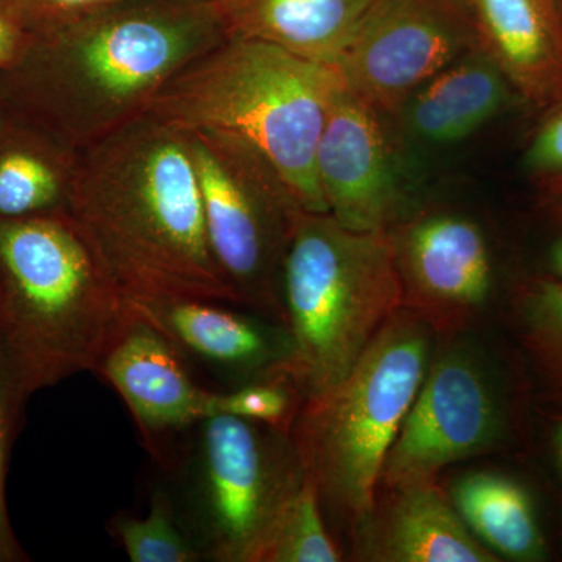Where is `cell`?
I'll return each instance as SVG.
<instances>
[{
  "label": "cell",
  "instance_id": "1",
  "mask_svg": "<svg viewBox=\"0 0 562 562\" xmlns=\"http://www.w3.org/2000/svg\"><path fill=\"white\" fill-rule=\"evenodd\" d=\"M227 36L217 0H121L31 29L0 92L7 111L79 151L146 116L179 70Z\"/></svg>",
  "mask_w": 562,
  "mask_h": 562
},
{
  "label": "cell",
  "instance_id": "2",
  "mask_svg": "<svg viewBox=\"0 0 562 562\" xmlns=\"http://www.w3.org/2000/svg\"><path fill=\"white\" fill-rule=\"evenodd\" d=\"M69 213L127 299L239 306L211 250L187 132L146 114L79 150Z\"/></svg>",
  "mask_w": 562,
  "mask_h": 562
},
{
  "label": "cell",
  "instance_id": "3",
  "mask_svg": "<svg viewBox=\"0 0 562 562\" xmlns=\"http://www.w3.org/2000/svg\"><path fill=\"white\" fill-rule=\"evenodd\" d=\"M133 321L127 295L69 211L0 220V353L27 401L98 371Z\"/></svg>",
  "mask_w": 562,
  "mask_h": 562
},
{
  "label": "cell",
  "instance_id": "4",
  "mask_svg": "<svg viewBox=\"0 0 562 562\" xmlns=\"http://www.w3.org/2000/svg\"><path fill=\"white\" fill-rule=\"evenodd\" d=\"M344 85L338 66L227 36L179 70L147 114L183 132L238 136L272 162L303 209L327 213L316 150Z\"/></svg>",
  "mask_w": 562,
  "mask_h": 562
},
{
  "label": "cell",
  "instance_id": "5",
  "mask_svg": "<svg viewBox=\"0 0 562 562\" xmlns=\"http://www.w3.org/2000/svg\"><path fill=\"white\" fill-rule=\"evenodd\" d=\"M286 380L303 401L341 383L386 322L405 306L387 232L350 231L302 209L281 273Z\"/></svg>",
  "mask_w": 562,
  "mask_h": 562
},
{
  "label": "cell",
  "instance_id": "6",
  "mask_svg": "<svg viewBox=\"0 0 562 562\" xmlns=\"http://www.w3.org/2000/svg\"><path fill=\"white\" fill-rule=\"evenodd\" d=\"M432 325L403 306L349 375L303 401L291 439L322 508L360 532L375 512L384 460L432 360Z\"/></svg>",
  "mask_w": 562,
  "mask_h": 562
},
{
  "label": "cell",
  "instance_id": "7",
  "mask_svg": "<svg viewBox=\"0 0 562 562\" xmlns=\"http://www.w3.org/2000/svg\"><path fill=\"white\" fill-rule=\"evenodd\" d=\"M177 513L203 560L261 562L281 514L305 479L290 435L241 417H209L173 458Z\"/></svg>",
  "mask_w": 562,
  "mask_h": 562
},
{
  "label": "cell",
  "instance_id": "8",
  "mask_svg": "<svg viewBox=\"0 0 562 562\" xmlns=\"http://www.w3.org/2000/svg\"><path fill=\"white\" fill-rule=\"evenodd\" d=\"M214 260L239 306L283 325L281 273L303 209L271 161L227 132H187Z\"/></svg>",
  "mask_w": 562,
  "mask_h": 562
},
{
  "label": "cell",
  "instance_id": "9",
  "mask_svg": "<svg viewBox=\"0 0 562 562\" xmlns=\"http://www.w3.org/2000/svg\"><path fill=\"white\" fill-rule=\"evenodd\" d=\"M479 47L468 0H371L338 68L347 88L383 113Z\"/></svg>",
  "mask_w": 562,
  "mask_h": 562
},
{
  "label": "cell",
  "instance_id": "10",
  "mask_svg": "<svg viewBox=\"0 0 562 562\" xmlns=\"http://www.w3.org/2000/svg\"><path fill=\"white\" fill-rule=\"evenodd\" d=\"M502 425L501 402L482 362L468 351L447 350L431 360L380 483L394 490L435 482L447 465L486 452Z\"/></svg>",
  "mask_w": 562,
  "mask_h": 562
},
{
  "label": "cell",
  "instance_id": "11",
  "mask_svg": "<svg viewBox=\"0 0 562 562\" xmlns=\"http://www.w3.org/2000/svg\"><path fill=\"white\" fill-rule=\"evenodd\" d=\"M401 131L344 85L316 150V177L327 213L344 227L387 232L408 209Z\"/></svg>",
  "mask_w": 562,
  "mask_h": 562
},
{
  "label": "cell",
  "instance_id": "12",
  "mask_svg": "<svg viewBox=\"0 0 562 562\" xmlns=\"http://www.w3.org/2000/svg\"><path fill=\"white\" fill-rule=\"evenodd\" d=\"M405 305L430 317H462L486 303L494 269L480 225L457 213L422 214L391 231Z\"/></svg>",
  "mask_w": 562,
  "mask_h": 562
},
{
  "label": "cell",
  "instance_id": "13",
  "mask_svg": "<svg viewBox=\"0 0 562 562\" xmlns=\"http://www.w3.org/2000/svg\"><path fill=\"white\" fill-rule=\"evenodd\" d=\"M136 319L165 336L184 360L225 379L286 380L291 341L286 327H269L231 308L194 297L128 299Z\"/></svg>",
  "mask_w": 562,
  "mask_h": 562
},
{
  "label": "cell",
  "instance_id": "14",
  "mask_svg": "<svg viewBox=\"0 0 562 562\" xmlns=\"http://www.w3.org/2000/svg\"><path fill=\"white\" fill-rule=\"evenodd\" d=\"M94 373L120 394L160 461L166 439L213 417L216 391L195 382L183 355L136 317Z\"/></svg>",
  "mask_w": 562,
  "mask_h": 562
},
{
  "label": "cell",
  "instance_id": "15",
  "mask_svg": "<svg viewBox=\"0 0 562 562\" xmlns=\"http://www.w3.org/2000/svg\"><path fill=\"white\" fill-rule=\"evenodd\" d=\"M479 47L528 101H562V18L557 0H468Z\"/></svg>",
  "mask_w": 562,
  "mask_h": 562
},
{
  "label": "cell",
  "instance_id": "16",
  "mask_svg": "<svg viewBox=\"0 0 562 562\" xmlns=\"http://www.w3.org/2000/svg\"><path fill=\"white\" fill-rule=\"evenodd\" d=\"M361 531L366 554L384 562H495L435 482L390 490Z\"/></svg>",
  "mask_w": 562,
  "mask_h": 562
},
{
  "label": "cell",
  "instance_id": "17",
  "mask_svg": "<svg viewBox=\"0 0 562 562\" xmlns=\"http://www.w3.org/2000/svg\"><path fill=\"white\" fill-rule=\"evenodd\" d=\"M513 87L480 47L414 92L394 121L402 135L431 147L471 138L508 105Z\"/></svg>",
  "mask_w": 562,
  "mask_h": 562
},
{
  "label": "cell",
  "instance_id": "18",
  "mask_svg": "<svg viewBox=\"0 0 562 562\" xmlns=\"http://www.w3.org/2000/svg\"><path fill=\"white\" fill-rule=\"evenodd\" d=\"M371 0H217L228 36L338 66Z\"/></svg>",
  "mask_w": 562,
  "mask_h": 562
},
{
  "label": "cell",
  "instance_id": "19",
  "mask_svg": "<svg viewBox=\"0 0 562 562\" xmlns=\"http://www.w3.org/2000/svg\"><path fill=\"white\" fill-rule=\"evenodd\" d=\"M79 151L7 111L0 121V220L69 211Z\"/></svg>",
  "mask_w": 562,
  "mask_h": 562
},
{
  "label": "cell",
  "instance_id": "20",
  "mask_svg": "<svg viewBox=\"0 0 562 562\" xmlns=\"http://www.w3.org/2000/svg\"><path fill=\"white\" fill-rule=\"evenodd\" d=\"M452 501L461 519L486 549L513 561H539L546 541L530 494L502 473L472 472L453 484Z\"/></svg>",
  "mask_w": 562,
  "mask_h": 562
},
{
  "label": "cell",
  "instance_id": "21",
  "mask_svg": "<svg viewBox=\"0 0 562 562\" xmlns=\"http://www.w3.org/2000/svg\"><path fill=\"white\" fill-rule=\"evenodd\" d=\"M111 532L132 562L205 561L165 490L155 492L146 516L122 514L113 520Z\"/></svg>",
  "mask_w": 562,
  "mask_h": 562
},
{
  "label": "cell",
  "instance_id": "22",
  "mask_svg": "<svg viewBox=\"0 0 562 562\" xmlns=\"http://www.w3.org/2000/svg\"><path fill=\"white\" fill-rule=\"evenodd\" d=\"M341 553L325 527L319 492L305 475L288 503L261 562H338Z\"/></svg>",
  "mask_w": 562,
  "mask_h": 562
},
{
  "label": "cell",
  "instance_id": "23",
  "mask_svg": "<svg viewBox=\"0 0 562 562\" xmlns=\"http://www.w3.org/2000/svg\"><path fill=\"white\" fill-rule=\"evenodd\" d=\"M297 401H303L302 395L288 380H261L231 391H216L213 416L241 417L290 435L301 409Z\"/></svg>",
  "mask_w": 562,
  "mask_h": 562
},
{
  "label": "cell",
  "instance_id": "24",
  "mask_svg": "<svg viewBox=\"0 0 562 562\" xmlns=\"http://www.w3.org/2000/svg\"><path fill=\"white\" fill-rule=\"evenodd\" d=\"M27 398L18 390L2 353H0V562L31 561L22 549L11 525L7 503V475L14 438L20 431Z\"/></svg>",
  "mask_w": 562,
  "mask_h": 562
},
{
  "label": "cell",
  "instance_id": "25",
  "mask_svg": "<svg viewBox=\"0 0 562 562\" xmlns=\"http://www.w3.org/2000/svg\"><path fill=\"white\" fill-rule=\"evenodd\" d=\"M525 330L542 364L562 379V281H536L525 295Z\"/></svg>",
  "mask_w": 562,
  "mask_h": 562
},
{
  "label": "cell",
  "instance_id": "26",
  "mask_svg": "<svg viewBox=\"0 0 562 562\" xmlns=\"http://www.w3.org/2000/svg\"><path fill=\"white\" fill-rule=\"evenodd\" d=\"M525 161L532 173L562 190V101L536 132Z\"/></svg>",
  "mask_w": 562,
  "mask_h": 562
},
{
  "label": "cell",
  "instance_id": "27",
  "mask_svg": "<svg viewBox=\"0 0 562 562\" xmlns=\"http://www.w3.org/2000/svg\"><path fill=\"white\" fill-rule=\"evenodd\" d=\"M121 0H20L29 29L74 20Z\"/></svg>",
  "mask_w": 562,
  "mask_h": 562
},
{
  "label": "cell",
  "instance_id": "28",
  "mask_svg": "<svg viewBox=\"0 0 562 562\" xmlns=\"http://www.w3.org/2000/svg\"><path fill=\"white\" fill-rule=\"evenodd\" d=\"M31 38L20 0H0V70L20 57Z\"/></svg>",
  "mask_w": 562,
  "mask_h": 562
},
{
  "label": "cell",
  "instance_id": "29",
  "mask_svg": "<svg viewBox=\"0 0 562 562\" xmlns=\"http://www.w3.org/2000/svg\"><path fill=\"white\" fill-rule=\"evenodd\" d=\"M550 266H552L554 279L562 281V236L554 243L552 254H550Z\"/></svg>",
  "mask_w": 562,
  "mask_h": 562
},
{
  "label": "cell",
  "instance_id": "30",
  "mask_svg": "<svg viewBox=\"0 0 562 562\" xmlns=\"http://www.w3.org/2000/svg\"><path fill=\"white\" fill-rule=\"evenodd\" d=\"M554 452H557L558 462L562 469V422L554 431Z\"/></svg>",
  "mask_w": 562,
  "mask_h": 562
},
{
  "label": "cell",
  "instance_id": "31",
  "mask_svg": "<svg viewBox=\"0 0 562 562\" xmlns=\"http://www.w3.org/2000/svg\"><path fill=\"white\" fill-rule=\"evenodd\" d=\"M5 103H3L2 92H0V121H2V117L5 116Z\"/></svg>",
  "mask_w": 562,
  "mask_h": 562
},
{
  "label": "cell",
  "instance_id": "32",
  "mask_svg": "<svg viewBox=\"0 0 562 562\" xmlns=\"http://www.w3.org/2000/svg\"><path fill=\"white\" fill-rule=\"evenodd\" d=\"M558 10H560L561 18H562V0H557Z\"/></svg>",
  "mask_w": 562,
  "mask_h": 562
}]
</instances>
